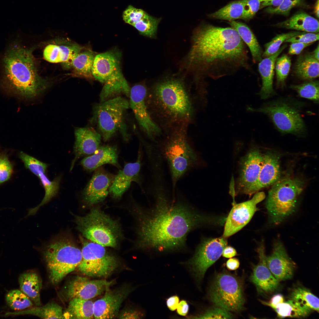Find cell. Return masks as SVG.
Here are the masks:
<instances>
[{
	"mask_svg": "<svg viewBox=\"0 0 319 319\" xmlns=\"http://www.w3.org/2000/svg\"><path fill=\"white\" fill-rule=\"evenodd\" d=\"M189 59L204 78L214 79L249 67L246 46L237 32L209 24L195 30Z\"/></svg>",
	"mask_w": 319,
	"mask_h": 319,
	"instance_id": "6da1fadb",
	"label": "cell"
},
{
	"mask_svg": "<svg viewBox=\"0 0 319 319\" xmlns=\"http://www.w3.org/2000/svg\"><path fill=\"white\" fill-rule=\"evenodd\" d=\"M155 189L154 206L139 217L138 245L163 250L181 248L188 233L203 218L183 203H170L161 187Z\"/></svg>",
	"mask_w": 319,
	"mask_h": 319,
	"instance_id": "7a4b0ae2",
	"label": "cell"
},
{
	"mask_svg": "<svg viewBox=\"0 0 319 319\" xmlns=\"http://www.w3.org/2000/svg\"><path fill=\"white\" fill-rule=\"evenodd\" d=\"M146 103L153 121L165 133L194 120L197 107L204 108L198 97L192 95L184 82L165 79L147 88Z\"/></svg>",
	"mask_w": 319,
	"mask_h": 319,
	"instance_id": "3957f363",
	"label": "cell"
},
{
	"mask_svg": "<svg viewBox=\"0 0 319 319\" xmlns=\"http://www.w3.org/2000/svg\"><path fill=\"white\" fill-rule=\"evenodd\" d=\"M33 50L16 40L9 45L1 60L0 86L5 91L21 97L34 98L49 86L38 74Z\"/></svg>",
	"mask_w": 319,
	"mask_h": 319,
	"instance_id": "277c9868",
	"label": "cell"
},
{
	"mask_svg": "<svg viewBox=\"0 0 319 319\" xmlns=\"http://www.w3.org/2000/svg\"><path fill=\"white\" fill-rule=\"evenodd\" d=\"M188 125H181L169 131L162 143V151L169 166L173 190L178 181L197 160V155L188 139Z\"/></svg>",
	"mask_w": 319,
	"mask_h": 319,
	"instance_id": "5b68a950",
	"label": "cell"
},
{
	"mask_svg": "<svg viewBox=\"0 0 319 319\" xmlns=\"http://www.w3.org/2000/svg\"><path fill=\"white\" fill-rule=\"evenodd\" d=\"M269 190L266 207L270 222L278 224L294 213L304 183L298 178L278 180Z\"/></svg>",
	"mask_w": 319,
	"mask_h": 319,
	"instance_id": "8992f818",
	"label": "cell"
},
{
	"mask_svg": "<svg viewBox=\"0 0 319 319\" xmlns=\"http://www.w3.org/2000/svg\"><path fill=\"white\" fill-rule=\"evenodd\" d=\"M77 229L88 240L104 247L115 248L121 236L119 224L99 209L84 216H76Z\"/></svg>",
	"mask_w": 319,
	"mask_h": 319,
	"instance_id": "52a82bcc",
	"label": "cell"
},
{
	"mask_svg": "<svg viewBox=\"0 0 319 319\" xmlns=\"http://www.w3.org/2000/svg\"><path fill=\"white\" fill-rule=\"evenodd\" d=\"M44 255L49 279L54 285L58 284L74 271L82 259L81 250L72 242L66 239L51 243L45 249Z\"/></svg>",
	"mask_w": 319,
	"mask_h": 319,
	"instance_id": "ba28073f",
	"label": "cell"
},
{
	"mask_svg": "<svg viewBox=\"0 0 319 319\" xmlns=\"http://www.w3.org/2000/svg\"><path fill=\"white\" fill-rule=\"evenodd\" d=\"M129 107L128 101L120 96L101 102L97 106L94 118L105 141L109 140L118 131L125 141L129 139L124 118Z\"/></svg>",
	"mask_w": 319,
	"mask_h": 319,
	"instance_id": "9c48e42d",
	"label": "cell"
},
{
	"mask_svg": "<svg viewBox=\"0 0 319 319\" xmlns=\"http://www.w3.org/2000/svg\"><path fill=\"white\" fill-rule=\"evenodd\" d=\"M208 296L213 304L227 311L239 313L244 309L243 284L239 278L229 273L223 272L216 276Z\"/></svg>",
	"mask_w": 319,
	"mask_h": 319,
	"instance_id": "30bf717a",
	"label": "cell"
},
{
	"mask_svg": "<svg viewBox=\"0 0 319 319\" xmlns=\"http://www.w3.org/2000/svg\"><path fill=\"white\" fill-rule=\"evenodd\" d=\"M247 110L267 115L281 133L301 135L306 131L298 108L288 102L279 100L257 109L248 106Z\"/></svg>",
	"mask_w": 319,
	"mask_h": 319,
	"instance_id": "8fae6325",
	"label": "cell"
},
{
	"mask_svg": "<svg viewBox=\"0 0 319 319\" xmlns=\"http://www.w3.org/2000/svg\"><path fill=\"white\" fill-rule=\"evenodd\" d=\"M82 261L77 267L84 275L94 277H106L117 268L118 261L104 247L82 239Z\"/></svg>",
	"mask_w": 319,
	"mask_h": 319,
	"instance_id": "7c38bea8",
	"label": "cell"
},
{
	"mask_svg": "<svg viewBox=\"0 0 319 319\" xmlns=\"http://www.w3.org/2000/svg\"><path fill=\"white\" fill-rule=\"evenodd\" d=\"M147 88L143 84L134 85L130 89L129 106L132 109L138 123L150 139L155 141L162 131L152 119L148 110L146 96Z\"/></svg>",
	"mask_w": 319,
	"mask_h": 319,
	"instance_id": "4fadbf2b",
	"label": "cell"
},
{
	"mask_svg": "<svg viewBox=\"0 0 319 319\" xmlns=\"http://www.w3.org/2000/svg\"><path fill=\"white\" fill-rule=\"evenodd\" d=\"M227 244V238L223 236L207 239L201 244L192 260L193 270L197 279H203L207 269L222 255Z\"/></svg>",
	"mask_w": 319,
	"mask_h": 319,
	"instance_id": "5bb4252c",
	"label": "cell"
},
{
	"mask_svg": "<svg viewBox=\"0 0 319 319\" xmlns=\"http://www.w3.org/2000/svg\"><path fill=\"white\" fill-rule=\"evenodd\" d=\"M265 197L263 192H257L250 200L234 204L227 218L222 236L230 237L245 226L257 211V205Z\"/></svg>",
	"mask_w": 319,
	"mask_h": 319,
	"instance_id": "9a60e30c",
	"label": "cell"
},
{
	"mask_svg": "<svg viewBox=\"0 0 319 319\" xmlns=\"http://www.w3.org/2000/svg\"><path fill=\"white\" fill-rule=\"evenodd\" d=\"M263 160V154L252 148L241 159L240 172L237 183L238 191L251 195L256 184Z\"/></svg>",
	"mask_w": 319,
	"mask_h": 319,
	"instance_id": "2e32d148",
	"label": "cell"
},
{
	"mask_svg": "<svg viewBox=\"0 0 319 319\" xmlns=\"http://www.w3.org/2000/svg\"><path fill=\"white\" fill-rule=\"evenodd\" d=\"M125 286L114 290L109 288L104 296L94 302V315L96 319H111L117 317L121 306L132 291Z\"/></svg>",
	"mask_w": 319,
	"mask_h": 319,
	"instance_id": "e0dca14e",
	"label": "cell"
},
{
	"mask_svg": "<svg viewBox=\"0 0 319 319\" xmlns=\"http://www.w3.org/2000/svg\"><path fill=\"white\" fill-rule=\"evenodd\" d=\"M113 282L102 279L91 280L76 276L68 284L65 295L69 300L74 298L90 300L105 292Z\"/></svg>",
	"mask_w": 319,
	"mask_h": 319,
	"instance_id": "ac0fdd59",
	"label": "cell"
},
{
	"mask_svg": "<svg viewBox=\"0 0 319 319\" xmlns=\"http://www.w3.org/2000/svg\"><path fill=\"white\" fill-rule=\"evenodd\" d=\"M259 261L253 268L250 279L255 286L257 291L262 294H269L278 288L279 281L269 269L266 260L265 247L262 241L257 249Z\"/></svg>",
	"mask_w": 319,
	"mask_h": 319,
	"instance_id": "d6986e66",
	"label": "cell"
},
{
	"mask_svg": "<svg viewBox=\"0 0 319 319\" xmlns=\"http://www.w3.org/2000/svg\"><path fill=\"white\" fill-rule=\"evenodd\" d=\"M114 177L101 167L95 169L83 191V198L85 202L89 205H93L103 201L109 193Z\"/></svg>",
	"mask_w": 319,
	"mask_h": 319,
	"instance_id": "ffe728a7",
	"label": "cell"
},
{
	"mask_svg": "<svg viewBox=\"0 0 319 319\" xmlns=\"http://www.w3.org/2000/svg\"><path fill=\"white\" fill-rule=\"evenodd\" d=\"M141 151L139 149L135 162L126 164L114 177L109 188V193L114 198H120L134 181L141 186L140 172L141 165Z\"/></svg>",
	"mask_w": 319,
	"mask_h": 319,
	"instance_id": "44dd1931",
	"label": "cell"
},
{
	"mask_svg": "<svg viewBox=\"0 0 319 319\" xmlns=\"http://www.w3.org/2000/svg\"><path fill=\"white\" fill-rule=\"evenodd\" d=\"M266 260L269 269L279 281L290 279L292 277L295 264L280 241L274 243L272 253L266 256Z\"/></svg>",
	"mask_w": 319,
	"mask_h": 319,
	"instance_id": "7402d4cb",
	"label": "cell"
},
{
	"mask_svg": "<svg viewBox=\"0 0 319 319\" xmlns=\"http://www.w3.org/2000/svg\"><path fill=\"white\" fill-rule=\"evenodd\" d=\"M121 54L110 51L95 55L92 69L93 76L104 83L116 71L121 69Z\"/></svg>",
	"mask_w": 319,
	"mask_h": 319,
	"instance_id": "603a6c76",
	"label": "cell"
},
{
	"mask_svg": "<svg viewBox=\"0 0 319 319\" xmlns=\"http://www.w3.org/2000/svg\"><path fill=\"white\" fill-rule=\"evenodd\" d=\"M279 157L274 153L268 152L263 154V160L253 193L262 188L273 185L281 176Z\"/></svg>",
	"mask_w": 319,
	"mask_h": 319,
	"instance_id": "cb8c5ba5",
	"label": "cell"
},
{
	"mask_svg": "<svg viewBox=\"0 0 319 319\" xmlns=\"http://www.w3.org/2000/svg\"><path fill=\"white\" fill-rule=\"evenodd\" d=\"M76 141L74 147L75 157L72 168L77 159L85 155L91 154L100 147L101 136L92 128H80L75 131Z\"/></svg>",
	"mask_w": 319,
	"mask_h": 319,
	"instance_id": "d4e9b609",
	"label": "cell"
},
{
	"mask_svg": "<svg viewBox=\"0 0 319 319\" xmlns=\"http://www.w3.org/2000/svg\"><path fill=\"white\" fill-rule=\"evenodd\" d=\"M118 157L115 146H103L100 147L92 155L83 159L80 164L84 168L89 171H92L105 164L112 165L120 168Z\"/></svg>",
	"mask_w": 319,
	"mask_h": 319,
	"instance_id": "484cf974",
	"label": "cell"
},
{
	"mask_svg": "<svg viewBox=\"0 0 319 319\" xmlns=\"http://www.w3.org/2000/svg\"><path fill=\"white\" fill-rule=\"evenodd\" d=\"M287 46V44H285L276 53L264 58L259 64L258 70L261 77L262 84L258 94L263 99H267L275 94L273 87L275 63L278 56Z\"/></svg>",
	"mask_w": 319,
	"mask_h": 319,
	"instance_id": "4316f807",
	"label": "cell"
},
{
	"mask_svg": "<svg viewBox=\"0 0 319 319\" xmlns=\"http://www.w3.org/2000/svg\"><path fill=\"white\" fill-rule=\"evenodd\" d=\"M82 49V47L77 45H64L50 44L44 49L43 56L48 62H61L64 67L69 68L71 67L73 59Z\"/></svg>",
	"mask_w": 319,
	"mask_h": 319,
	"instance_id": "83f0119b",
	"label": "cell"
},
{
	"mask_svg": "<svg viewBox=\"0 0 319 319\" xmlns=\"http://www.w3.org/2000/svg\"><path fill=\"white\" fill-rule=\"evenodd\" d=\"M103 84L100 95L101 102L121 95L129 97L131 88L121 69L112 74Z\"/></svg>",
	"mask_w": 319,
	"mask_h": 319,
	"instance_id": "f1b7e54d",
	"label": "cell"
},
{
	"mask_svg": "<svg viewBox=\"0 0 319 319\" xmlns=\"http://www.w3.org/2000/svg\"><path fill=\"white\" fill-rule=\"evenodd\" d=\"M20 290L34 303L36 306L41 305L40 292L42 281L38 274L29 271L21 274L19 278Z\"/></svg>",
	"mask_w": 319,
	"mask_h": 319,
	"instance_id": "f546056e",
	"label": "cell"
},
{
	"mask_svg": "<svg viewBox=\"0 0 319 319\" xmlns=\"http://www.w3.org/2000/svg\"><path fill=\"white\" fill-rule=\"evenodd\" d=\"M279 27L305 32L318 33V20L303 12H299L279 24Z\"/></svg>",
	"mask_w": 319,
	"mask_h": 319,
	"instance_id": "4dcf8cb0",
	"label": "cell"
},
{
	"mask_svg": "<svg viewBox=\"0 0 319 319\" xmlns=\"http://www.w3.org/2000/svg\"><path fill=\"white\" fill-rule=\"evenodd\" d=\"M30 315L45 319H63L62 308L57 304L51 302L42 306L30 307L26 309L14 312H6L4 314L5 317L14 316Z\"/></svg>",
	"mask_w": 319,
	"mask_h": 319,
	"instance_id": "1f68e13d",
	"label": "cell"
},
{
	"mask_svg": "<svg viewBox=\"0 0 319 319\" xmlns=\"http://www.w3.org/2000/svg\"><path fill=\"white\" fill-rule=\"evenodd\" d=\"M228 23L238 34L244 42L249 47L254 63L262 59V51L255 36L245 23L238 21H230Z\"/></svg>",
	"mask_w": 319,
	"mask_h": 319,
	"instance_id": "d6a6232c",
	"label": "cell"
},
{
	"mask_svg": "<svg viewBox=\"0 0 319 319\" xmlns=\"http://www.w3.org/2000/svg\"><path fill=\"white\" fill-rule=\"evenodd\" d=\"M296 75L303 79L311 80L319 76V61L312 54L307 53L300 56L294 68Z\"/></svg>",
	"mask_w": 319,
	"mask_h": 319,
	"instance_id": "836d02e7",
	"label": "cell"
},
{
	"mask_svg": "<svg viewBox=\"0 0 319 319\" xmlns=\"http://www.w3.org/2000/svg\"><path fill=\"white\" fill-rule=\"evenodd\" d=\"M69 301L68 307L63 313L64 318H93L94 302L90 300L74 298Z\"/></svg>",
	"mask_w": 319,
	"mask_h": 319,
	"instance_id": "e575fe53",
	"label": "cell"
},
{
	"mask_svg": "<svg viewBox=\"0 0 319 319\" xmlns=\"http://www.w3.org/2000/svg\"><path fill=\"white\" fill-rule=\"evenodd\" d=\"M279 317L298 318L307 316L312 310L306 306L290 299L277 304L272 308Z\"/></svg>",
	"mask_w": 319,
	"mask_h": 319,
	"instance_id": "d590c367",
	"label": "cell"
},
{
	"mask_svg": "<svg viewBox=\"0 0 319 319\" xmlns=\"http://www.w3.org/2000/svg\"><path fill=\"white\" fill-rule=\"evenodd\" d=\"M95 56L90 51L81 52L77 54L71 64L76 75L87 78L93 77L92 69Z\"/></svg>",
	"mask_w": 319,
	"mask_h": 319,
	"instance_id": "8d00e7d4",
	"label": "cell"
},
{
	"mask_svg": "<svg viewBox=\"0 0 319 319\" xmlns=\"http://www.w3.org/2000/svg\"><path fill=\"white\" fill-rule=\"evenodd\" d=\"M247 0H239L231 2L217 11L209 14V16L212 18L229 21L242 19Z\"/></svg>",
	"mask_w": 319,
	"mask_h": 319,
	"instance_id": "74e56055",
	"label": "cell"
},
{
	"mask_svg": "<svg viewBox=\"0 0 319 319\" xmlns=\"http://www.w3.org/2000/svg\"><path fill=\"white\" fill-rule=\"evenodd\" d=\"M290 297V299L318 312L319 299L308 289L300 285L295 286L292 289Z\"/></svg>",
	"mask_w": 319,
	"mask_h": 319,
	"instance_id": "f35d334b",
	"label": "cell"
},
{
	"mask_svg": "<svg viewBox=\"0 0 319 319\" xmlns=\"http://www.w3.org/2000/svg\"><path fill=\"white\" fill-rule=\"evenodd\" d=\"M39 177L45 189V195L41 203L35 208L29 209L27 216L35 214L39 208L49 201L57 193L59 189V179L56 178L51 181L46 176L44 173L39 171Z\"/></svg>",
	"mask_w": 319,
	"mask_h": 319,
	"instance_id": "ab89813d",
	"label": "cell"
},
{
	"mask_svg": "<svg viewBox=\"0 0 319 319\" xmlns=\"http://www.w3.org/2000/svg\"><path fill=\"white\" fill-rule=\"evenodd\" d=\"M7 304L13 310L19 311L31 307L33 304L30 299L21 291L14 289L6 296Z\"/></svg>",
	"mask_w": 319,
	"mask_h": 319,
	"instance_id": "60d3db41",
	"label": "cell"
},
{
	"mask_svg": "<svg viewBox=\"0 0 319 319\" xmlns=\"http://www.w3.org/2000/svg\"><path fill=\"white\" fill-rule=\"evenodd\" d=\"M161 19V18L155 17L147 13L133 26L141 34L150 38H154L156 35L158 26Z\"/></svg>",
	"mask_w": 319,
	"mask_h": 319,
	"instance_id": "b9f144b4",
	"label": "cell"
},
{
	"mask_svg": "<svg viewBox=\"0 0 319 319\" xmlns=\"http://www.w3.org/2000/svg\"><path fill=\"white\" fill-rule=\"evenodd\" d=\"M291 88L295 90L301 97L318 102L319 99L318 81L306 82L302 84L292 85Z\"/></svg>",
	"mask_w": 319,
	"mask_h": 319,
	"instance_id": "7bdbcfd3",
	"label": "cell"
},
{
	"mask_svg": "<svg viewBox=\"0 0 319 319\" xmlns=\"http://www.w3.org/2000/svg\"><path fill=\"white\" fill-rule=\"evenodd\" d=\"M304 32H295L277 35L271 41L265 44V50L262 57L266 58L272 55L279 50L281 45L286 40Z\"/></svg>",
	"mask_w": 319,
	"mask_h": 319,
	"instance_id": "ee69618b",
	"label": "cell"
},
{
	"mask_svg": "<svg viewBox=\"0 0 319 319\" xmlns=\"http://www.w3.org/2000/svg\"><path fill=\"white\" fill-rule=\"evenodd\" d=\"M275 65L277 85L283 86L289 71L291 65L290 58L287 55H283L277 58Z\"/></svg>",
	"mask_w": 319,
	"mask_h": 319,
	"instance_id": "f6af8a7d",
	"label": "cell"
},
{
	"mask_svg": "<svg viewBox=\"0 0 319 319\" xmlns=\"http://www.w3.org/2000/svg\"><path fill=\"white\" fill-rule=\"evenodd\" d=\"M19 158L24 163L26 168L39 177V172H45L48 167L47 164L38 160L25 153L21 152L19 154Z\"/></svg>",
	"mask_w": 319,
	"mask_h": 319,
	"instance_id": "bcb514c9",
	"label": "cell"
},
{
	"mask_svg": "<svg viewBox=\"0 0 319 319\" xmlns=\"http://www.w3.org/2000/svg\"><path fill=\"white\" fill-rule=\"evenodd\" d=\"M147 13L142 9L129 5L123 13V19L126 23L133 26L142 19Z\"/></svg>",
	"mask_w": 319,
	"mask_h": 319,
	"instance_id": "7dc6e473",
	"label": "cell"
},
{
	"mask_svg": "<svg viewBox=\"0 0 319 319\" xmlns=\"http://www.w3.org/2000/svg\"><path fill=\"white\" fill-rule=\"evenodd\" d=\"M13 168L12 165L6 154L0 152V184L7 181L10 178Z\"/></svg>",
	"mask_w": 319,
	"mask_h": 319,
	"instance_id": "c3c4849f",
	"label": "cell"
},
{
	"mask_svg": "<svg viewBox=\"0 0 319 319\" xmlns=\"http://www.w3.org/2000/svg\"><path fill=\"white\" fill-rule=\"evenodd\" d=\"M301 0H283L281 4L275 8L268 7L266 11L271 14H288L293 7L300 3Z\"/></svg>",
	"mask_w": 319,
	"mask_h": 319,
	"instance_id": "681fc988",
	"label": "cell"
},
{
	"mask_svg": "<svg viewBox=\"0 0 319 319\" xmlns=\"http://www.w3.org/2000/svg\"><path fill=\"white\" fill-rule=\"evenodd\" d=\"M233 317V315L230 312L218 307L208 310L197 318L229 319Z\"/></svg>",
	"mask_w": 319,
	"mask_h": 319,
	"instance_id": "f907efd6",
	"label": "cell"
},
{
	"mask_svg": "<svg viewBox=\"0 0 319 319\" xmlns=\"http://www.w3.org/2000/svg\"><path fill=\"white\" fill-rule=\"evenodd\" d=\"M319 39L318 33L304 32L286 40L285 43H301L306 44L312 43Z\"/></svg>",
	"mask_w": 319,
	"mask_h": 319,
	"instance_id": "816d5d0a",
	"label": "cell"
},
{
	"mask_svg": "<svg viewBox=\"0 0 319 319\" xmlns=\"http://www.w3.org/2000/svg\"><path fill=\"white\" fill-rule=\"evenodd\" d=\"M261 3L259 0H247L242 19L248 20L252 18L260 9Z\"/></svg>",
	"mask_w": 319,
	"mask_h": 319,
	"instance_id": "f5cc1de1",
	"label": "cell"
},
{
	"mask_svg": "<svg viewBox=\"0 0 319 319\" xmlns=\"http://www.w3.org/2000/svg\"><path fill=\"white\" fill-rule=\"evenodd\" d=\"M312 44L298 42L292 43L289 48V53L291 55L298 54L305 48Z\"/></svg>",
	"mask_w": 319,
	"mask_h": 319,
	"instance_id": "db71d44e",
	"label": "cell"
},
{
	"mask_svg": "<svg viewBox=\"0 0 319 319\" xmlns=\"http://www.w3.org/2000/svg\"><path fill=\"white\" fill-rule=\"evenodd\" d=\"M263 305L269 306L272 308L275 307L277 304L284 301V298L281 294H278L274 295L268 302L260 300Z\"/></svg>",
	"mask_w": 319,
	"mask_h": 319,
	"instance_id": "11a10c76",
	"label": "cell"
},
{
	"mask_svg": "<svg viewBox=\"0 0 319 319\" xmlns=\"http://www.w3.org/2000/svg\"><path fill=\"white\" fill-rule=\"evenodd\" d=\"M140 314L133 310H126L123 311L118 316L121 319H136L139 318Z\"/></svg>",
	"mask_w": 319,
	"mask_h": 319,
	"instance_id": "9f6ffc18",
	"label": "cell"
},
{
	"mask_svg": "<svg viewBox=\"0 0 319 319\" xmlns=\"http://www.w3.org/2000/svg\"><path fill=\"white\" fill-rule=\"evenodd\" d=\"M179 300V297L177 296H174L169 297L166 302L168 308L172 311L175 310L178 305Z\"/></svg>",
	"mask_w": 319,
	"mask_h": 319,
	"instance_id": "6f0895ef",
	"label": "cell"
},
{
	"mask_svg": "<svg viewBox=\"0 0 319 319\" xmlns=\"http://www.w3.org/2000/svg\"><path fill=\"white\" fill-rule=\"evenodd\" d=\"M189 310V305L185 300H182L179 303L177 307L178 313L182 316H185Z\"/></svg>",
	"mask_w": 319,
	"mask_h": 319,
	"instance_id": "680465c9",
	"label": "cell"
},
{
	"mask_svg": "<svg viewBox=\"0 0 319 319\" xmlns=\"http://www.w3.org/2000/svg\"><path fill=\"white\" fill-rule=\"evenodd\" d=\"M226 267L230 270H235L237 269L240 266L238 260L235 258H231L227 262Z\"/></svg>",
	"mask_w": 319,
	"mask_h": 319,
	"instance_id": "91938a15",
	"label": "cell"
},
{
	"mask_svg": "<svg viewBox=\"0 0 319 319\" xmlns=\"http://www.w3.org/2000/svg\"><path fill=\"white\" fill-rule=\"evenodd\" d=\"M237 253L236 250L234 248L227 246L224 249L222 255L224 257L231 258L235 256Z\"/></svg>",
	"mask_w": 319,
	"mask_h": 319,
	"instance_id": "94428289",
	"label": "cell"
},
{
	"mask_svg": "<svg viewBox=\"0 0 319 319\" xmlns=\"http://www.w3.org/2000/svg\"><path fill=\"white\" fill-rule=\"evenodd\" d=\"M283 0H269L262 2L260 7H268L271 8H275L279 6L282 3Z\"/></svg>",
	"mask_w": 319,
	"mask_h": 319,
	"instance_id": "6125c7cd",
	"label": "cell"
},
{
	"mask_svg": "<svg viewBox=\"0 0 319 319\" xmlns=\"http://www.w3.org/2000/svg\"><path fill=\"white\" fill-rule=\"evenodd\" d=\"M313 57L317 60L319 61V45H318L317 48L315 49L313 52L312 53Z\"/></svg>",
	"mask_w": 319,
	"mask_h": 319,
	"instance_id": "be15d7a7",
	"label": "cell"
},
{
	"mask_svg": "<svg viewBox=\"0 0 319 319\" xmlns=\"http://www.w3.org/2000/svg\"><path fill=\"white\" fill-rule=\"evenodd\" d=\"M319 0H317L314 7V12L317 17H319Z\"/></svg>",
	"mask_w": 319,
	"mask_h": 319,
	"instance_id": "e7e4bbea",
	"label": "cell"
},
{
	"mask_svg": "<svg viewBox=\"0 0 319 319\" xmlns=\"http://www.w3.org/2000/svg\"><path fill=\"white\" fill-rule=\"evenodd\" d=\"M269 0H259V1L261 2H263L265 1H266Z\"/></svg>",
	"mask_w": 319,
	"mask_h": 319,
	"instance_id": "03108f58",
	"label": "cell"
}]
</instances>
